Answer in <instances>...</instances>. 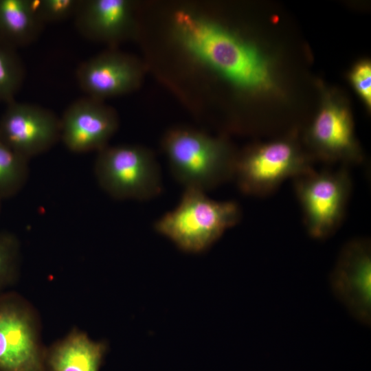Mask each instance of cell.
Masks as SVG:
<instances>
[{
    "instance_id": "cell-9",
    "label": "cell",
    "mask_w": 371,
    "mask_h": 371,
    "mask_svg": "<svg viewBox=\"0 0 371 371\" xmlns=\"http://www.w3.org/2000/svg\"><path fill=\"white\" fill-rule=\"evenodd\" d=\"M335 295L363 324H370L371 246L366 238H355L343 246L330 275Z\"/></svg>"
},
{
    "instance_id": "cell-11",
    "label": "cell",
    "mask_w": 371,
    "mask_h": 371,
    "mask_svg": "<svg viewBox=\"0 0 371 371\" xmlns=\"http://www.w3.org/2000/svg\"><path fill=\"white\" fill-rule=\"evenodd\" d=\"M143 74L142 66L135 58L110 49L82 63L76 77L87 96L103 101L135 90L141 85Z\"/></svg>"
},
{
    "instance_id": "cell-8",
    "label": "cell",
    "mask_w": 371,
    "mask_h": 371,
    "mask_svg": "<svg viewBox=\"0 0 371 371\" xmlns=\"http://www.w3.org/2000/svg\"><path fill=\"white\" fill-rule=\"evenodd\" d=\"M0 139L30 160L60 140V117L47 108L14 100L0 117Z\"/></svg>"
},
{
    "instance_id": "cell-13",
    "label": "cell",
    "mask_w": 371,
    "mask_h": 371,
    "mask_svg": "<svg viewBox=\"0 0 371 371\" xmlns=\"http://www.w3.org/2000/svg\"><path fill=\"white\" fill-rule=\"evenodd\" d=\"M309 141L319 157L327 161L359 163L361 156L346 111L336 106L324 108L309 131Z\"/></svg>"
},
{
    "instance_id": "cell-1",
    "label": "cell",
    "mask_w": 371,
    "mask_h": 371,
    "mask_svg": "<svg viewBox=\"0 0 371 371\" xmlns=\"http://www.w3.org/2000/svg\"><path fill=\"white\" fill-rule=\"evenodd\" d=\"M174 36L194 60L246 89L267 87L268 67L256 49L210 19L181 10L174 15Z\"/></svg>"
},
{
    "instance_id": "cell-15",
    "label": "cell",
    "mask_w": 371,
    "mask_h": 371,
    "mask_svg": "<svg viewBox=\"0 0 371 371\" xmlns=\"http://www.w3.org/2000/svg\"><path fill=\"white\" fill-rule=\"evenodd\" d=\"M45 25L30 0H0V43L14 49L26 47L38 37Z\"/></svg>"
},
{
    "instance_id": "cell-21",
    "label": "cell",
    "mask_w": 371,
    "mask_h": 371,
    "mask_svg": "<svg viewBox=\"0 0 371 371\" xmlns=\"http://www.w3.org/2000/svg\"><path fill=\"white\" fill-rule=\"evenodd\" d=\"M0 204H1V201H0Z\"/></svg>"
},
{
    "instance_id": "cell-19",
    "label": "cell",
    "mask_w": 371,
    "mask_h": 371,
    "mask_svg": "<svg viewBox=\"0 0 371 371\" xmlns=\"http://www.w3.org/2000/svg\"><path fill=\"white\" fill-rule=\"evenodd\" d=\"M39 20L45 25L74 17L82 0H30Z\"/></svg>"
},
{
    "instance_id": "cell-6",
    "label": "cell",
    "mask_w": 371,
    "mask_h": 371,
    "mask_svg": "<svg viewBox=\"0 0 371 371\" xmlns=\"http://www.w3.org/2000/svg\"><path fill=\"white\" fill-rule=\"evenodd\" d=\"M293 181L308 234L316 239L335 234L345 217L352 192V179L347 168L313 170Z\"/></svg>"
},
{
    "instance_id": "cell-16",
    "label": "cell",
    "mask_w": 371,
    "mask_h": 371,
    "mask_svg": "<svg viewBox=\"0 0 371 371\" xmlns=\"http://www.w3.org/2000/svg\"><path fill=\"white\" fill-rule=\"evenodd\" d=\"M28 161L0 139V201L14 196L25 186L30 173Z\"/></svg>"
},
{
    "instance_id": "cell-4",
    "label": "cell",
    "mask_w": 371,
    "mask_h": 371,
    "mask_svg": "<svg viewBox=\"0 0 371 371\" xmlns=\"http://www.w3.org/2000/svg\"><path fill=\"white\" fill-rule=\"evenodd\" d=\"M93 170L100 188L115 199L150 200L163 190L159 164L142 146L108 145L98 152Z\"/></svg>"
},
{
    "instance_id": "cell-5",
    "label": "cell",
    "mask_w": 371,
    "mask_h": 371,
    "mask_svg": "<svg viewBox=\"0 0 371 371\" xmlns=\"http://www.w3.org/2000/svg\"><path fill=\"white\" fill-rule=\"evenodd\" d=\"M41 322L32 304L14 291L0 295V371H47Z\"/></svg>"
},
{
    "instance_id": "cell-17",
    "label": "cell",
    "mask_w": 371,
    "mask_h": 371,
    "mask_svg": "<svg viewBox=\"0 0 371 371\" xmlns=\"http://www.w3.org/2000/svg\"><path fill=\"white\" fill-rule=\"evenodd\" d=\"M25 76L24 65L17 50L0 43V102L15 100Z\"/></svg>"
},
{
    "instance_id": "cell-18",
    "label": "cell",
    "mask_w": 371,
    "mask_h": 371,
    "mask_svg": "<svg viewBox=\"0 0 371 371\" xmlns=\"http://www.w3.org/2000/svg\"><path fill=\"white\" fill-rule=\"evenodd\" d=\"M21 267V245L18 237L0 232V295L19 280Z\"/></svg>"
},
{
    "instance_id": "cell-12",
    "label": "cell",
    "mask_w": 371,
    "mask_h": 371,
    "mask_svg": "<svg viewBox=\"0 0 371 371\" xmlns=\"http://www.w3.org/2000/svg\"><path fill=\"white\" fill-rule=\"evenodd\" d=\"M74 18L82 36L106 44L124 41L135 29L133 3L128 0H82Z\"/></svg>"
},
{
    "instance_id": "cell-2",
    "label": "cell",
    "mask_w": 371,
    "mask_h": 371,
    "mask_svg": "<svg viewBox=\"0 0 371 371\" xmlns=\"http://www.w3.org/2000/svg\"><path fill=\"white\" fill-rule=\"evenodd\" d=\"M161 147L172 176L185 189L206 192L233 179L237 155L223 139L179 127L164 135Z\"/></svg>"
},
{
    "instance_id": "cell-20",
    "label": "cell",
    "mask_w": 371,
    "mask_h": 371,
    "mask_svg": "<svg viewBox=\"0 0 371 371\" xmlns=\"http://www.w3.org/2000/svg\"><path fill=\"white\" fill-rule=\"evenodd\" d=\"M352 82L367 104L371 102V67L368 62L358 64L352 72Z\"/></svg>"
},
{
    "instance_id": "cell-10",
    "label": "cell",
    "mask_w": 371,
    "mask_h": 371,
    "mask_svg": "<svg viewBox=\"0 0 371 371\" xmlns=\"http://www.w3.org/2000/svg\"><path fill=\"white\" fill-rule=\"evenodd\" d=\"M60 140L75 153L100 151L119 127L115 110L88 96L73 102L60 117Z\"/></svg>"
},
{
    "instance_id": "cell-14",
    "label": "cell",
    "mask_w": 371,
    "mask_h": 371,
    "mask_svg": "<svg viewBox=\"0 0 371 371\" xmlns=\"http://www.w3.org/2000/svg\"><path fill=\"white\" fill-rule=\"evenodd\" d=\"M107 351L104 341H95L73 328L46 350L47 371H99Z\"/></svg>"
},
{
    "instance_id": "cell-7",
    "label": "cell",
    "mask_w": 371,
    "mask_h": 371,
    "mask_svg": "<svg viewBox=\"0 0 371 371\" xmlns=\"http://www.w3.org/2000/svg\"><path fill=\"white\" fill-rule=\"evenodd\" d=\"M313 170L311 159L292 142L278 140L237 155L233 179L243 193L265 196L274 192L285 180Z\"/></svg>"
},
{
    "instance_id": "cell-3",
    "label": "cell",
    "mask_w": 371,
    "mask_h": 371,
    "mask_svg": "<svg viewBox=\"0 0 371 371\" xmlns=\"http://www.w3.org/2000/svg\"><path fill=\"white\" fill-rule=\"evenodd\" d=\"M241 215L235 201H216L205 192L186 188L178 205L157 219L154 228L183 251L197 254L238 223Z\"/></svg>"
}]
</instances>
